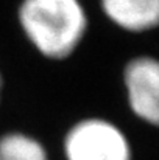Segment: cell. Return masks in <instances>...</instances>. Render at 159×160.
<instances>
[{"label": "cell", "mask_w": 159, "mask_h": 160, "mask_svg": "<svg viewBox=\"0 0 159 160\" xmlns=\"http://www.w3.org/2000/svg\"><path fill=\"white\" fill-rule=\"evenodd\" d=\"M103 12L117 27L142 33L159 27V0H100Z\"/></svg>", "instance_id": "4"}, {"label": "cell", "mask_w": 159, "mask_h": 160, "mask_svg": "<svg viewBox=\"0 0 159 160\" xmlns=\"http://www.w3.org/2000/svg\"><path fill=\"white\" fill-rule=\"evenodd\" d=\"M19 22L33 47L50 59L69 58L87 28L80 0H24Z\"/></svg>", "instance_id": "1"}, {"label": "cell", "mask_w": 159, "mask_h": 160, "mask_svg": "<svg viewBox=\"0 0 159 160\" xmlns=\"http://www.w3.org/2000/svg\"><path fill=\"white\" fill-rule=\"evenodd\" d=\"M0 160H49V156L36 138L22 132H9L0 137Z\"/></svg>", "instance_id": "5"}, {"label": "cell", "mask_w": 159, "mask_h": 160, "mask_svg": "<svg viewBox=\"0 0 159 160\" xmlns=\"http://www.w3.org/2000/svg\"><path fill=\"white\" fill-rule=\"evenodd\" d=\"M0 89H2V78H0Z\"/></svg>", "instance_id": "6"}, {"label": "cell", "mask_w": 159, "mask_h": 160, "mask_svg": "<svg viewBox=\"0 0 159 160\" xmlns=\"http://www.w3.org/2000/svg\"><path fill=\"white\" fill-rule=\"evenodd\" d=\"M66 160H131L125 134L103 118L78 121L64 138Z\"/></svg>", "instance_id": "2"}, {"label": "cell", "mask_w": 159, "mask_h": 160, "mask_svg": "<svg viewBox=\"0 0 159 160\" xmlns=\"http://www.w3.org/2000/svg\"><path fill=\"white\" fill-rule=\"evenodd\" d=\"M123 82L131 110L145 123L159 128V59H131L125 67Z\"/></svg>", "instance_id": "3"}]
</instances>
